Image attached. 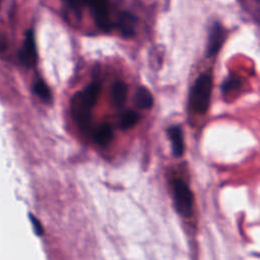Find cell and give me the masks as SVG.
I'll use <instances>...</instances> for the list:
<instances>
[{
  "label": "cell",
  "mask_w": 260,
  "mask_h": 260,
  "mask_svg": "<svg viewBox=\"0 0 260 260\" xmlns=\"http://www.w3.org/2000/svg\"><path fill=\"white\" fill-rule=\"evenodd\" d=\"M212 90V78L209 74H200L190 92V107L198 114H204L210 104V96Z\"/></svg>",
  "instance_id": "obj_1"
},
{
  "label": "cell",
  "mask_w": 260,
  "mask_h": 260,
  "mask_svg": "<svg viewBox=\"0 0 260 260\" xmlns=\"http://www.w3.org/2000/svg\"><path fill=\"white\" fill-rule=\"evenodd\" d=\"M173 198L175 207L183 216H188L193 208V194L188 185L181 179H176L173 182Z\"/></svg>",
  "instance_id": "obj_2"
},
{
  "label": "cell",
  "mask_w": 260,
  "mask_h": 260,
  "mask_svg": "<svg viewBox=\"0 0 260 260\" xmlns=\"http://www.w3.org/2000/svg\"><path fill=\"white\" fill-rule=\"evenodd\" d=\"M93 107L86 104L79 91L76 92L71 100V111L72 116L79 127V129L82 132H88L90 130V124H91V109Z\"/></svg>",
  "instance_id": "obj_3"
},
{
  "label": "cell",
  "mask_w": 260,
  "mask_h": 260,
  "mask_svg": "<svg viewBox=\"0 0 260 260\" xmlns=\"http://www.w3.org/2000/svg\"><path fill=\"white\" fill-rule=\"evenodd\" d=\"M85 3L90 6L95 24L99 28L105 32H109L113 24L110 18L108 0H85Z\"/></svg>",
  "instance_id": "obj_4"
},
{
  "label": "cell",
  "mask_w": 260,
  "mask_h": 260,
  "mask_svg": "<svg viewBox=\"0 0 260 260\" xmlns=\"http://www.w3.org/2000/svg\"><path fill=\"white\" fill-rule=\"evenodd\" d=\"M18 59L25 67H34L37 63V48L34 30L28 29L25 32L23 43L18 51Z\"/></svg>",
  "instance_id": "obj_5"
},
{
  "label": "cell",
  "mask_w": 260,
  "mask_h": 260,
  "mask_svg": "<svg viewBox=\"0 0 260 260\" xmlns=\"http://www.w3.org/2000/svg\"><path fill=\"white\" fill-rule=\"evenodd\" d=\"M223 41H224V30L219 23L215 22L211 26L209 31L208 43L206 48V57L214 56L220 49Z\"/></svg>",
  "instance_id": "obj_6"
},
{
  "label": "cell",
  "mask_w": 260,
  "mask_h": 260,
  "mask_svg": "<svg viewBox=\"0 0 260 260\" xmlns=\"http://www.w3.org/2000/svg\"><path fill=\"white\" fill-rule=\"evenodd\" d=\"M136 23H137L136 17L132 13L124 11L118 15L116 26L124 38H131L135 34Z\"/></svg>",
  "instance_id": "obj_7"
},
{
  "label": "cell",
  "mask_w": 260,
  "mask_h": 260,
  "mask_svg": "<svg viewBox=\"0 0 260 260\" xmlns=\"http://www.w3.org/2000/svg\"><path fill=\"white\" fill-rule=\"evenodd\" d=\"M168 135L172 142V150L175 156H182L184 153V139H183V131L182 128L178 125L171 126L168 129Z\"/></svg>",
  "instance_id": "obj_8"
},
{
  "label": "cell",
  "mask_w": 260,
  "mask_h": 260,
  "mask_svg": "<svg viewBox=\"0 0 260 260\" xmlns=\"http://www.w3.org/2000/svg\"><path fill=\"white\" fill-rule=\"evenodd\" d=\"M128 92V86L123 81H116L111 87V99L116 107H121L124 105Z\"/></svg>",
  "instance_id": "obj_9"
},
{
  "label": "cell",
  "mask_w": 260,
  "mask_h": 260,
  "mask_svg": "<svg viewBox=\"0 0 260 260\" xmlns=\"http://www.w3.org/2000/svg\"><path fill=\"white\" fill-rule=\"evenodd\" d=\"M134 105L141 110L150 109L153 105V98L151 92L144 86L138 87L134 95Z\"/></svg>",
  "instance_id": "obj_10"
},
{
  "label": "cell",
  "mask_w": 260,
  "mask_h": 260,
  "mask_svg": "<svg viewBox=\"0 0 260 260\" xmlns=\"http://www.w3.org/2000/svg\"><path fill=\"white\" fill-rule=\"evenodd\" d=\"M92 138L100 145H107L113 139V130L111 125L104 123L92 132Z\"/></svg>",
  "instance_id": "obj_11"
},
{
  "label": "cell",
  "mask_w": 260,
  "mask_h": 260,
  "mask_svg": "<svg viewBox=\"0 0 260 260\" xmlns=\"http://www.w3.org/2000/svg\"><path fill=\"white\" fill-rule=\"evenodd\" d=\"M100 92H101V85L95 82L90 83L82 91H79L82 100L91 107L95 105Z\"/></svg>",
  "instance_id": "obj_12"
},
{
  "label": "cell",
  "mask_w": 260,
  "mask_h": 260,
  "mask_svg": "<svg viewBox=\"0 0 260 260\" xmlns=\"http://www.w3.org/2000/svg\"><path fill=\"white\" fill-rule=\"evenodd\" d=\"M139 121V115L137 112L132 110H127L120 115L119 127L122 130H127L132 128Z\"/></svg>",
  "instance_id": "obj_13"
},
{
  "label": "cell",
  "mask_w": 260,
  "mask_h": 260,
  "mask_svg": "<svg viewBox=\"0 0 260 260\" xmlns=\"http://www.w3.org/2000/svg\"><path fill=\"white\" fill-rule=\"evenodd\" d=\"M32 91L43 101L45 102H49L52 98L50 88L48 87V85L41 79L35 81L34 85H32Z\"/></svg>",
  "instance_id": "obj_14"
},
{
  "label": "cell",
  "mask_w": 260,
  "mask_h": 260,
  "mask_svg": "<svg viewBox=\"0 0 260 260\" xmlns=\"http://www.w3.org/2000/svg\"><path fill=\"white\" fill-rule=\"evenodd\" d=\"M28 216H29V220H30V222H31V224H32L35 234H36L37 236H39V237H42L43 234H44V228H43L41 221H40L34 214H31V213H29Z\"/></svg>",
  "instance_id": "obj_15"
},
{
  "label": "cell",
  "mask_w": 260,
  "mask_h": 260,
  "mask_svg": "<svg viewBox=\"0 0 260 260\" xmlns=\"http://www.w3.org/2000/svg\"><path fill=\"white\" fill-rule=\"evenodd\" d=\"M240 83V80L235 78V77H231L229 79H226L222 85V90L223 91H228L232 88H236Z\"/></svg>",
  "instance_id": "obj_16"
},
{
  "label": "cell",
  "mask_w": 260,
  "mask_h": 260,
  "mask_svg": "<svg viewBox=\"0 0 260 260\" xmlns=\"http://www.w3.org/2000/svg\"><path fill=\"white\" fill-rule=\"evenodd\" d=\"M72 9L78 11L82 7V5L85 3V0H64Z\"/></svg>",
  "instance_id": "obj_17"
}]
</instances>
